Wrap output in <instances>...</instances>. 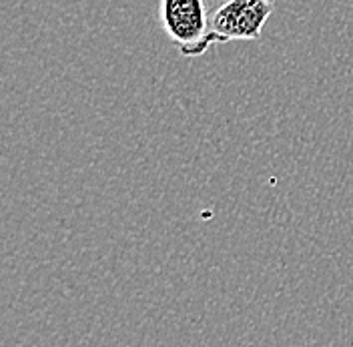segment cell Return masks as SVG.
Wrapping results in <instances>:
<instances>
[{
  "instance_id": "cell-3",
  "label": "cell",
  "mask_w": 353,
  "mask_h": 347,
  "mask_svg": "<svg viewBox=\"0 0 353 347\" xmlns=\"http://www.w3.org/2000/svg\"><path fill=\"white\" fill-rule=\"evenodd\" d=\"M271 2H273V0H271Z\"/></svg>"
},
{
  "instance_id": "cell-1",
  "label": "cell",
  "mask_w": 353,
  "mask_h": 347,
  "mask_svg": "<svg viewBox=\"0 0 353 347\" xmlns=\"http://www.w3.org/2000/svg\"><path fill=\"white\" fill-rule=\"evenodd\" d=\"M161 24L179 52L187 59L205 54L217 39L205 0H161Z\"/></svg>"
},
{
  "instance_id": "cell-2",
  "label": "cell",
  "mask_w": 353,
  "mask_h": 347,
  "mask_svg": "<svg viewBox=\"0 0 353 347\" xmlns=\"http://www.w3.org/2000/svg\"><path fill=\"white\" fill-rule=\"evenodd\" d=\"M273 12L271 0H223L211 14V32L217 43L255 41Z\"/></svg>"
}]
</instances>
